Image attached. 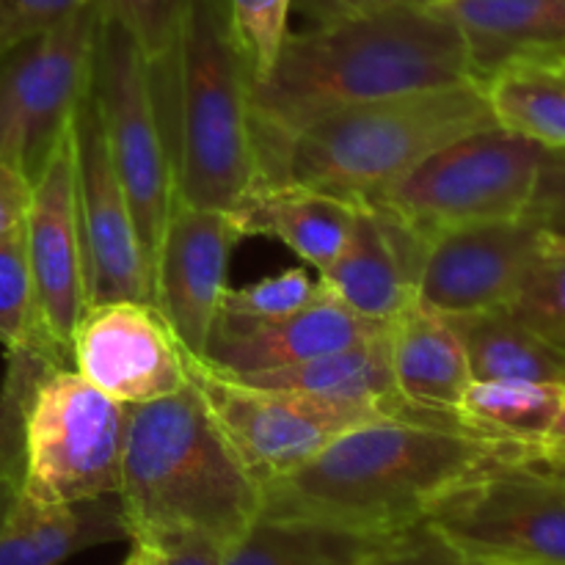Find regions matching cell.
<instances>
[{"mask_svg":"<svg viewBox=\"0 0 565 565\" xmlns=\"http://www.w3.org/2000/svg\"><path fill=\"white\" fill-rule=\"evenodd\" d=\"M494 121L550 152H565V72L527 64L497 72L483 83Z\"/></svg>","mask_w":565,"mask_h":565,"instance_id":"cell-27","label":"cell"},{"mask_svg":"<svg viewBox=\"0 0 565 565\" xmlns=\"http://www.w3.org/2000/svg\"><path fill=\"white\" fill-rule=\"evenodd\" d=\"M72 132L88 303H152V265L143 252L125 188L110 163L92 88L77 103Z\"/></svg>","mask_w":565,"mask_h":565,"instance_id":"cell-12","label":"cell"},{"mask_svg":"<svg viewBox=\"0 0 565 565\" xmlns=\"http://www.w3.org/2000/svg\"><path fill=\"white\" fill-rule=\"evenodd\" d=\"M494 125L480 83L351 105L296 132L265 182H296L364 204L450 141Z\"/></svg>","mask_w":565,"mask_h":565,"instance_id":"cell-5","label":"cell"},{"mask_svg":"<svg viewBox=\"0 0 565 565\" xmlns=\"http://www.w3.org/2000/svg\"><path fill=\"white\" fill-rule=\"evenodd\" d=\"M296 0H230L232 22L252 64L254 83L268 75L287 39V17Z\"/></svg>","mask_w":565,"mask_h":565,"instance_id":"cell-33","label":"cell"},{"mask_svg":"<svg viewBox=\"0 0 565 565\" xmlns=\"http://www.w3.org/2000/svg\"><path fill=\"white\" fill-rule=\"evenodd\" d=\"M539 241L530 218L441 232L425 248L414 301L439 315L511 307Z\"/></svg>","mask_w":565,"mask_h":565,"instance_id":"cell-16","label":"cell"},{"mask_svg":"<svg viewBox=\"0 0 565 565\" xmlns=\"http://www.w3.org/2000/svg\"><path fill=\"white\" fill-rule=\"evenodd\" d=\"M386 326L390 323L359 318L323 290L318 301L279 320H237L218 315L202 364L230 379H241L356 345L381 334Z\"/></svg>","mask_w":565,"mask_h":565,"instance_id":"cell-17","label":"cell"},{"mask_svg":"<svg viewBox=\"0 0 565 565\" xmlns=\"http://www.w3.org/2000/svg\"><path fill=\"white\" fill-rule=\"evenodd\" d=\"M425 527L480 565H565V480L533 461L502 463L436 502Z\"/></svg>","mask_w":565,"mask_h":565,"instance_id":"cell-8","label":"cell"},{"mask_svg":"<svg viewBox=\"0 0 565 565\" xmlns=\"http://www.w3.org/2000/svg\"><path fill=\"white\" fill-rule=\"evenodd\" d=\"M31 188V180L22 171L0 160V241L25 226Z\"/></svg>","mask_w":565,"mask_h":565,"instance_id":"cell-37","label":"cell"},{"mask_svg":"<svg viewBox=\"0 0 565 565\" xmlns=\"http://www.w3.org/2000/svg\"><path fill=\"white\" fill-rule=\"evenodd\" d=\"M320 292L323 287L312 279L307 265H296L246 287H226L221 298V315L237 320H279L318 301Z\"/></svg>","mask_w":565,"mask_h":565,"instance_id":"cell-31","label":"cell"},{"mask_svg":"<svg viewBox=\"0 0 565 565\" xmlns=\"http://www.w3.org/2000/svg\"><path fill=\"white\" fill-rule=\"evenodd\" d=\"M356 207L348 199L296 182H263L230 215L243 237H274L320 274L345 248Z\"/></svg>","mask_w":565,"mask_h":565,"instance_id":"cell-22","label":"cell"},{"mask_svg":"<svg viewBox=\"0 0 565 565\" xmlns=\"http://www.w3.org/2000/svg\"><path fill=\"white\" fill-rule=\"evenodd\" d=\"M527 461L539 463V467L550 469V472L563 475V478H565V450H555V447H544V445H541L539 450H535L533 456L527 458Z\"/></svg>","mask_w":565,"mask_h":565,"instance_id":"cell-41","label":"cell"},{"mask_svg":"<svg viewBox=\"0 0 565 565\" xmlns=\"http://www.w3.org/2000/svg\"><path fill=\"white\" fill-rule=\"evenodd\" d=\"M25 246L42 329L55 351L64 353L72 364V331L88 307L72 125L55 143L42 174L33 180L25 215Z\"/></svg>","mask_w":565,"mask_h":565,"instance_id":"cell-14","label":"cell"},{"mask_svg":"<svg viewBox=\"0 0 565 565\" xmlns=\"http://www.w3.org/2000/svg\"><path fill=\"white\" fill-rule=\"evenodd\" d=\"M191 3L193 0H99L103 14L132 39L152 72L166 70L174 58Z\"/></svg>","mask_w":565,"mask_h":565,"instance_id":"cell-29","label":"cell"},{"mask_svg":"<svg viewBox=\"0 0 565 565\" xmlns=\"http://www.w3.org/2000/svg\"><path fill=\"white\" fill-rule=\"evenodd\" d=\"M103 6L92 0L50 31L0 55V160L31 180L92 88Z\"/></svg>","mask_w":565,"mask_h":565,"instance_id":"cell-9","label":"cell"},{"mask_svg":"<svg viewBox=\"0 0 565 565\" xmlns=\"http://www.w3.org/2000/svg\"><path fill=\"white\" fill-rule=\"evenodd\" d=\"M544 447H555V450H565V403L561 408V414H557V419L552 423V430L550 436L544 439Z\"/></svg>","mask_w":565,"mask_h":565,"instance_id":"cell-42","label":"cell"},{"mask_svg":"<svg viewBox=\"0 0 565 565\" xmlns=\"http://www.w3.org/2000/svg\"><path fill=\"white\" fill-rule=\"evenodd\" d=\"M544 158L530 138L486 127L441 147L373 204L428 246L441 232L524 218Z\"/></svg>","mask_w":565,"mask_h":565,"instance_id":"cell-6","label":"cell"},{"mask_svg":"<svg viewBox=\"0 0 565 565\" xmlns=\"http://www.w3.org/2000/svg\"><path fill=\"white\" fill-rule=\"evenodd\" d=\"M436 3H450V0H436ZM436 3H434V6H436Z\"/></svg>","mask_w":565,"mask_h":565,"instance_id":"cell-45","label":"cell"},{"mask_svg":"<svg viewBox=\"0 0 565 565\" xmlns=\"http://www.w3.org/2000/svg\"><path fill=\"white\" fill-rule=\"evenodd\" d=\"M125 439V403L75 367H47L25 406L20 491L42 502L119 494Z\"/></svg>","mask_w":565,"mask_h":565,"instance_id":"cell-7","label":"cell"},{"mask_svg":"<svg viewBox=\"0 0 565 565\" xmlns=\"http://www.w3.org/2000/svg\"><path fill=\"white\" fill-rule=\"evenodd\" d=\"M539 447L467 428L384 417L345 430L312 461L263 486V516H296L340 527L403 533L436 502Z\"/></svg>","mask_w":565,"mask_h":565,"instance_id":"cell-2","label":"cell"},{"mask_svg":"<svg viewBox=\"0 0 565 565\" xmlns=\"http://www.w3.org/2000/svg\"><path fill=\"white\" fill-rule=\"evenodd\" d=\"M132 550L121 565H163V552L149 541H130Z\"/></svg>","mask_w":565,"mask_h":565,"instance_id":"cell-40","label":"cell"},{"mask_svg":"<svg viewBox=\"0 0 565 565\" xmlns=\"http://www.w3.org/2000/svg\"><path fill=\"white\" fill-rule=\"evenodd\" d=\"M70 348L72 367L125 406L160 401L191 384V353L154 303H88Z\"/></svg>","mask_w":565,"mask_h":565,"instance_id":"cell-13","label":"cell"},{"mask_svg":"<svg viewBox=\"0 0 565 565\" xmlns=\"http://www.w3.org/2000/svg\"><path fill=\"white\" fill-rule=\"evenodd\" d=\"M436 0H303L318 20L331 14H351V11L386 9V6H434Z\"/></svg>","mask_w":565,"mask_h":565,"instance_id":"cell-39","label":"cell"},{"mask_svg":"<svg viewBox=\"0 0 565 565\" xmlns=\"http://www.w3.org/2000/svg\"><path fill=\"white\" fill-rule=\"evenodd\" d=\"M235 218L224 210L174 202L152 257V303L174 334L202 362L221 315L232 248L241 241Z\"/></svg>","mask_w":565,"mask_h":565,"instance_id":"cell-15","label":"cell"},{"mask_svg":"<svg viewBox=\"0 0 565 565\" xmlns=\"http://www.w3.org/2000/svg\"><path fill=\"white\" fill-rule=\"evenodd\" d=\"M241 381L270 386V390H290L307 392V395L337 397V401L373 403V406L384 408L390 417H403L401 401H397L395 392V379H392L386 329L381 334L356 342V345L320 353V356L298 362L292 367L241 375Z\"/></svg>","mask_w":565,"mask_h":565,"instance_id":"cell-24","label":"cell"},{"mask_svg":"<svg viewBox=\"0 0 565 565\" xmlns=\"http://www.w3.org/2000/svg\"><path fill=\"white\" fill-rule=\"evenodd\" d=\"M403 533L340 527L296 516H263L226 546L221 565H367L401 544Z\"/></svg>","mask_w":565,"mask_h":565,"instance_id":"cell-23","label":"cell"},{"mask_svg":"<svg viewBox=\"0 0 565 565\" xmlns=\"http://www.w3.org/2000/svg\"><path fill=\"white\" fill-rule=\"evenodd\" d=\"M436 9L461 28L478 83L511 66L565 61V0H450Z\"/></svg>","mask_w":565,"mask_h":565,"instance_id":"cell-20","label":"cell"},{"mask_svg":"<svg viewBox=\"0 0 565 565\" xmlns=\"http://www.w3.org/2000/svg\"><path fill=\"white\" fill-rule=\"evenodd\" d=\"M55 364L58 362L42 351L9 353L6 379L0 384V478L22 469V425H25L28 397L39 375ZM58 367H70V364H58Z\"/></svg>","mask_w":565,"mask_h":565,"instance_id":"cell-32","label":"cell"},{"mask_svg":"<svg viewBox=\"0 0 565 565\" xmlns=\"http://www.w3.org/2000/svg\"><path fill=\"white\" fill-rule=\"evenodd\" d=\"M92 0H0V55L50 31Z\"/></svg>","mask_w":565,"mask_h":565,"instance_id":"cell-34","label":"cell"},{"mask_svg":"<svg viewBox=\"0 0 565 565\" xmlns=\"http://www.w3.org/2000/svg\"><path fill=\"white\" fill-rule=\"evenodd\" d=\"M467 348L472 381L565 384V351L508 307L447 315Z\"/></svg>","mask_w":565,"mask_h":565,"instance_id":"cell-25","label":"cell"},{"mask_svg":"<svg viewBox=\"0 0 565 565\" xmlns=\"http://www.w3.org/2000/svg\"><path fill=\"white\" fill-rule=\"evenodd\" d=\"M154 546L163 552V565H221L226 552L224 544L204 535H174Z\"/></svg>","mask_w":565,"mask_h":565,"instance_id":"cell-38","label":"cell"},{"mask_svg":"<svg viewBox=\"0 0 565 565\" xmlns=\"http://www.w3.org/2000/svg\"><path fill=\"white\" fill-rule=\"evenodd\" d=\"M367 565H480L472 561H463L458 552H452L445 541L436 539L425 524L414 527L401 544L392 550L381 552Z\"/></svg>","mask_w":565,"mask_h":565,"instance_id":"cell-36","label":"cell"},{"mask_svg":"<svg viewBox=\"0 0 565 565\" xmlns=\"http://www.w3.org/2000/svg\"><path fill=\"white\" fill-rule=\"evenodd\" d=\"M425 243L384 207H356L351 237L318 281L334 301L373 323H392L414 303Z\"/></svg>","mask_w":565,"mask_h":565,"instance_id":"cell-18","label":"cell"},{"mask_svg":"<svg viewBox=\"0 0 565 565\" xmlns=\"http://www.w3.org/2000/svg\"><path fill=\"white\" fill-rule=\"evenodd\" d=\"M561 70H563V72H565V61H563V64H561Z\"/></svg>","mask_w":565,"mask_h":565,"instance_id":"cell-46","label":"cell"},{"mask_svg":"<svg viewBox=\"0 0 565 565\" xmlns=\"http://www.w3.org/2000/svg\"><path fill=\"white\" fill-rule=\"evenodd\" d=\"M524 218L533 221L539 230L565 237V152L546 149L539 185Z\"/></svg>","mask_w":565,"mask_h":565,"instance_id":"cell-35","label":"cell"},{"mask_svg":"<svg viewBox=\"0 0 565 565\" xmlns=\"http://www.w3.org/2000/svg\"><path fill=\"white\" fill-rule=\"evenodd\" d=\"M130 539L119 494L42 502L17 486L0 516V565H61L83 550Z\"/></svg>","mask_w":565,"mask_h":565,"instance_id":"cell-21","label":"cell"},{"mask_svg":"<svg viewBox=\"0 0 565 565\" xmlns=\"http://www.w3.org/2000/svg\"><path fill=\"white\" fill-rule=\"evenodd\" d=\"M461 83H478L467 42L436 6L331 14L287 33L268 75L252 86L263 182L285 143L320 116Z\"/></svg>","mask_w":565,"mask_h":565,"instance_id":"cell-1","label":"cell"},{"mask_svg":"<svg viewBox=\"0 0 565 565\" xmlns=\"http://www.w3.org/2000/svg\"><path fill=\"white\" fill-rule=\"evenodd\" d=\"M386 345L403 417L467 428L458 419V406L472 370L450 318L414 301L386 326Z\"/></svg>","mask_w":565,"mask_h":565,"instance_id":"cell-19","label":"cell"},{"mask_svg":"<svg viewBox=\"0 0 565 565\" xmlns=\"http://www.w3.org/2000/svg\"><path fill=\"white\" fill-rule=\"evenodd\" d=\"M191 379L207 401L232 450L259 486L290 475L356 425L390 414L373 403L270 390L191 362Z\"/></svg>","mask_w":565,"mask_h":565,"instance_id":"cell-11","label":"cell"},{"mask_svg":"<svg viewBox=\"0 0 565 565\" xmlns=\"http://www.w3.org/2000/svg\"><path fill=\"white\" fill-rule=\"evenodd\" d=\"M152 86L174 160L177 202L232 213L263 182V169L254 75L230 0H193L174 58L152 72Z\"/></svg>","mask_w":565,"mask_h":565,"instance_id":"cell-4","label":"cell"},{"mask_svg":"<svg viewBox=\"0 0 565 565\" xmlns=\"http://www.w3.org/2000/svg\"><path fill=\"white\" fill-rule=\"evenodd\" d=\"M17 486H20V472L6 475V478H0V516H3L6 505H9V500H11V497H14Z\"/></svg>","mask_w":565,"mask_h":565,"instance_id":"cell-43","label":"cell"},{"mask_svg":"<svg viewBox=\"0 0 565 565\" xmlns=\"http://www.w3.org/2000/svg\"><path fill=\"white\" fill-rule=\"evenodd\" d=\"M546 337H550V340L555 342L557 348H563V351H565V323L557 326V329L550 331V334H546Z\"/></svg>","mask_w":565,"mask_h":565,"instance_id":"cell-44","label":"cell"},{"mask_svg":"<svg viewBox=\"0 0 565 565\" xmlns=\"http://www.w3.org/2000/svg\"><path fill=\"white\" fill-rule=\"evenodd\" d=\"M565 403V384L541 381H469L458 419L491 439L541 447Z\"/></svg>","mask_w":565,"mask_h":565,"instance_id":"cell-26","label":"cell"},{"mask_svg":"<svg viewBox=\"0 0 565 565\" xmlns=\"http://www.w3.org/2000/svg\"><path fill=\"white\" fill-rule=\"evenodd\" d=\"M92 94L110 163L125 188L143 252L152 265L163 226L177 202L174 160L149 64L132 39L105 14L94 50Z\"/></svg>","mask_w":565,"mask_h":565,"instance_id":"cell-10","label":"cell"},{"mask_svg":"<svg viewBox=\"0 0 565 565\" xmlns=\"http://www.w3.org/2000/svg\"><path fill=\"white\" fill-rule=\"evenodd\" d=\"M119 500L130 541L204 535L230 546L257 522L263 486L191 379L174 395L127 406Z\"/></svg>","mask_w":565,"mask_h":565,"instance_id":"cell-3","label":"cell"},{"mask_svg":"<svg viewBox=\"0 0 565 565\" xmlns=\"http://www.w3.org/2000/svg\"><path fill=\"white\" fill-rule=\"evenodd\" d=\"M561 478H563V475H561ZM563 480H565V478H563Z\"/></svg>","mask_w":565,"mask_h":565,"instance_id":"cell-47","label":"cell"},{"mask_svg":"<svg viewBox=\"0 0 565 565\" xmlns=\"http://www.w3.org/2000/svg\"><path fill=\"white\" fill-rule=\"evenodd\" d=\"M508 309L541 334L565 323V237L541 230L533 263Z\"/></svg>","mask_w":565,"mask_h":565,"instance_id":"cell-30","label":"cell"},{"mask_svg":"<svg viewBox=\"0 0 565 565\" xmlns=\"http://www.w3.org/2000/svg\"><path fill=\"white\" fill-rule=\"evenodd\" d=\"M0 345L6 348V353L42 351L58 364H70L64 353L55 351L39 320L36 292L28 265L25 226L0 241Z\"/></svg>","mask_w":565,"mask_h":565,"instance_id":"cell-28","label":"cell"}]
</instances>
